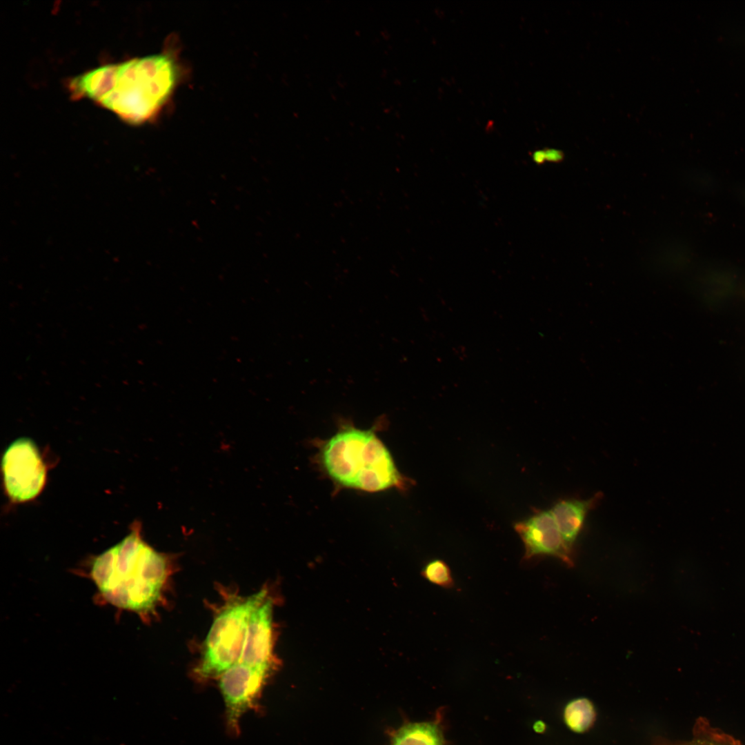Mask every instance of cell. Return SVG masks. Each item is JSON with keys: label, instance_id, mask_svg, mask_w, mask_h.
I'll return each mask as SVG.
<instances>
[{"label": "cell", "instance_id": "1", "mask_svg": "<svg viewBox=\"0 0 745 745\" xmlns=\"http://www.w3.org/2000/svg\"><path fill=\"white\" fill-rule=\"evenodd\" d=\"M178 79L174 58L166 53L101 66L72 78V98L88 99L123 121L138 125L155 118Z\"/></svg>", "mask_w": 745, "mask_h": 745}, {"label": "cell", "instance_id": "2", "mask_svg": "<svg viewBox=\"0 0 745 745\" xmlns=\"http://www.w3.org/2000/svg\"><path fill=\"white\" fill-rule=\"evenodd\" d=\"M169 559L143 539L137 523L121 542L94 558L90 575L105 602L145 617L161 599Z\"/></svg>", "mask_w": 745, "mask_h": 745}, {"label": "cell", "instance_id": "3", "mask_svg": "<svg viewBox=\"0 0 745 745\" xmlns=\"http://www.w3.org/2000/svg\"><path fill=\"white\" fill-rule=\"evenodd\" d=\"M321 461L330 477L346 488L379 492L404 484L389 450L371 430L341 429L322 446Z\"/></svg>", "mask_w": 745, "mask_h": 745}, {"label": "cell", "instance_id": "4", "mask_svg": "<svg viewBox=\"0 0 745 745\" xmlns=\"http://www.w3.org/2000/svg\"><path fill=\"white\" fill-rule=\"evenodd\" d=\"M261 590L241 600L232 602L216 615L207 635L198 674L208 678L220 676L239 662L252 612L265 601Z\"/></svg>", "mask_w": 745, "mask_h": 745}, {"label": "cell", "instance_id": "5", "mask_svg": "<svg viewBox=\"0 0 745 745\" xmlns=\"http://www.w3.org/2000/svg\"><path fill=\"white\" fill-rule=\"evenodd\" d=\"M1 471L8 497L17 503L34 499L46 481V468L35 443L27 437L12 441L1 459Z\"/></svg>", "mask_w": 745, "mask_h": 745}, {"label": "cell", "instance_id": "6", "mask_svg": "<svg viewBox=\"0 0 745 745\" xmlns=\"http://www.w3.org/2000/svg\"><path fill=\"white\" fill-rule=\"evenodd\" d=\"M268 673L238 662L219 676L227 725L232 733H238L241 717L255 706Z\"/></svg>", "mask_w": 745, "mask_h": 745}, {"label": "cell", "instance_id": "7", "mask_svg": "<svg viewBox=\"0 0 745 745\" xmlns=\"http://www.w3.org/2000/svg\"><path fill=\"white\" fill-rule=\"evenodd\" d=\"M525 547L526 559L551 555L568 566H573L571 548L564 540L551 510H541L515 526Z\"/></svg>", "mask_w": 745, "mask_h": 745}, {"label": "cell", "instance_id": "8", "mask_svg": "<svg viewBox=\"0 0 745 745\" xmlns=\"http://www.w3.org/2000/svg\"><path fill=\"white\" fill-rule=\"evenodd\" d=\"M272 604L266 600L251 614L240 662L270 670L272 662Z\"/></svg>", "mask_w": 745, "mask_h": 745}, {"label": "cell", "instance_id": "9", "mask_svg": "<svg viewBox=\"0 0 745 745\" xmlns=\"http://www.w3.org/2000/svg\"><path fill=\"white\" fill-rule=\"evenodd\" d=\"M598 492L587 499H566L557 502L551 512L564 540L572 548L582 530L586 517L602 498Z\"/></svg>", "mask_w": 745, "mask_h": 745}, {"label": "cell", "instance_id": "10", "mask_svg": "<svg viewBox=\"0 0 745 745\" xmlns=\"http://www.w3.org/2000/svg\"><path fill=\"white\" fill-rule=\"evenodd\" d=\"M440 718L404 724L392 734L390 745H444Z\"/></svg>", "mask_w": 745, "mask_h": 745}, {"label": "cell", "instance_id": "11", "mask_svg": "<svg viewBox=\"0 0 745 745\" xmlns=\"http://www.w3.org/2000/svg\"><path fill=\"white\" fill-rule=\"evenodd\" d=\"M594 710L590 702L579 699L566 708L564 718L568 726L575 731L582 732L589 728L594 719Z\"/></svg>", "mask_w": 745, "mask_h": 745}, {"label": "cell", "instance_id": "12", "mask_svg": "<svg viewBox=\"0 0 745 745\" xmlns=\"http://www.w3.org/2000/svg\"><path fill=\"white\" fill-rule=\"evenodd\" d=\"M422 575L431 583L444 588H451L454 585L450 568L440 559L430 562L424 568Z\"/></svg>", "mask_w": 745, "mask_h": 745}, {"label": "cell", "instance_id": "13", "mask_svg": "<svg viewBox=\"0 0 745 745\" xmlns=\"http://www.w3.org/2000/svg\"><path fill=\"white\" fill-rule=\"evenodd\" d=\"M689 745H724V744L715 743V742H713L698 741V742H694L693 744H691Z\"/></svg>", "mask_w": 745, "mask_h": 745}]
</instances>
